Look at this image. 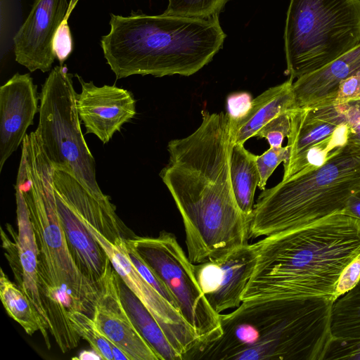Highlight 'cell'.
Returning a JSON list of instances; mask_svg holds the SVG:
<instances>
[{
    "label": "cell",
    "mask_w": 360,
    "mask_h": 360,
    "mask_svg": "<svg viewBox=\"0 0 360 360\" xmlns=\"http://www.w3.org/2000/svg\"><path fill=\"white\" fill-rule=\"evenodd\" d=\"M201 115L191 134L169 142V162L160 174L181 215L193 264L219 259L248 243L252 220L240 210L232 188L231 119L205 110Z\"/></svg>",
    "instance_id": "obj_1"
},
{
    "label": "cell",
    "mask_w": 360,
    "mask_h": 360,
    "mask_svg": "<svg viewBox=\"0 0 360 360\" xmlns=\"http://www.w3.org/2000/svg\"><path fill=\"white\" fill-rule=\"evenodd\" d=\"M242 302L320 297L335 301L342 270L360 257V221L336 212L307 226L264 237Z\"/></svg>",
    "instance_id": "obj_2"
},
{
    "label": "cell",
    "mask_w": 360,
    "mask_h": 360,
    "mask_svg": "<svg viewBox=\"0 0 360 360\" xmlns=\"http://www.w3.org/2000/svg\"><path fill=\"white\" fill-rule=\"evenodd\" d=\"M54 169L39 136H27L15 185L25 198L37 239L39 290L49 332L65 353L77 347L81 338L72 327L69 313H92L97 284L81 271L70 250L56 206Z\"/></svg>",
    "instance_id": "obj_3"
},
{
    "label": "cell",
    "mask_w": 360,
    "mask_h": 360,
    "mask_svg": "<svg viewBox=\"0 0 360 360\" xmlns=\"http://www.w3.org/2000/svg\"><path fill=\"white\" fill-rule=\"evenodd\" d=\"M333 302L320 297L242 302L219 314L220 336L198 342L183 360H323L333 338Z\"/></svg>",
    "instance_id": "obj_4"
},
{
    "label": "cell",
    "mask_w": 360,
    "mask_h": 360,
    "mask_svg": "<svg viewBox=\"0 0 360 360\" xmlns=\"http://www.w3.org/2000/svg\"><path fill=\"white\" fill-rule=\"evenodd\" d=\"M110 30L101 39L104 58L117 79L134 75L190 76L223 47L218 15L195 18L110 14Z\"/></svg>",
    "instance_id": "obj_5"
},
{
    "label": "cell",
    "mask_w": 360,
    "mask_h": 360,
    "mask_svg": "<svg viewBox=\"0 0 360 360\" xmlns=\"http://www.w3.org/2000/svg\"><path fill=\"white\" fill-rule=\"evenodd\" d=\"M360 191V145L348 143L323 165L299 173L259 195L250 237L300 228L343 211Z\"/></svg>",
    "instance_id": "obj_6"
},
{
    "label": "cell",
    "mask_w": 360,
    "mask_h": 360,
    "mask_svg": "<svg viewBox=\"0 0 360 360\" xmlns=\"http://www.w3.org/2000/svg\"><path fill=\"white\" fill-rule=\"evenodd\" d=\"M360 44V0H290L284 30L292 79L311 73Z\"/></svg>",
    "instance_id": "obj_7"
},
{
    "label": "cell",
    "mask_w": 360,
    "mask_h": 360,
    "mask_svg": "<svg viewBox=\"0 0 360 360\" xmlns=\"http://www.w3.org/2000/svg\"><path fill=\"white\" fill-rule=\"evenodd\" d=\"M72 77L61 65L51 70L39 95L36 131L55 169L70 174L89 191L103 196L95 160L81 129Z\"/></svg>",
    "instance_id": "obj_8"
},
{
    "label": "cell",
    "mask_w": 360,
    "mask_h": 360,
    "mask_svg": "<svg viewBox=\"0 0 360 360\" xmlns=\"http://www.w3.org/2000/svg\"><path fill=\"white\" fill-rule=\"evenodd\" d=\"M126 242L135 248L166 285L199 342L221 335L219 314L208 304L197 281L193 264L173 233L163 231L155 238L134 236Z\"/></svg>",
    "instance_id": "obj_9"
},
{
    "label": "cell",
    "mask_w": 360,
    "mask_h": 360,
    "mask_svg": "<svg viewBox=\"0 0 360 360\" xmlns=\"http://www.w3.org/2000/svg\"><path fill=\"white\" fill-rule=\"evenodd\" d=\"M68 207L104 250L121 280L151 314L184 358L198 344L199 338L180 311L144 279L134 266L127 253L126 240L120 239L115 243L108 240L79 213Z\"/></svg>",
    "instance_id": "obj_10"
},
{
    "label": "cell",
    "mask_w": 360,
    "mask_h": 360,
    "mask_svg": "<svg viewBox=\"0 0 360 360\" xmlns=\"http://www.w3.org/2000/svg\"><path fill=\"white\" fill-rule=\"evenodd\" d=\"M287 138L282 180L323 165L349 143V130L346 124L318 117L309 108L292 109Z\"/></svg>",
    "instance_id": "obj_11"
},
{
    "label": "cell",
    "mask_w": 360,
    "mask_h": 360,
    "mask_svg": "<svg viewBox=\"0 0 360 360\" xmlns=\"http://www.w3.org/2000/svg\"><path fill=\"white\" fill-rule=\"evenodd\" d=\"M121 279L111 262L97 282L92 319L101 333L120 349L129 360H161L143 338L126 310L121 297Z\"/></svg>",
    "instance_id": "obj_12"
},
{
    "label": "cell",
    "mask_w": 360,
    "mask_h": 360,
    "mask_svg": "<svg viewBox=\"0 0 360 360\" xmlns=\"http://www.w3.org/2000/svg\"><path fill=\"white\" fill-rule=\"evenodd\" d=\"M257 257L255 243H247L219 259L193 264L198 285L216 313L220 314L242 303Z\"/></svg>",
    "instance_id": "obj_13"
},
{
    "label": "cell",
    "mask_w": 360,
    "mask_h": 360,
    "mask_svg": "<svg viewBox=\"0 0 360 360\" xmlns=\"http://www.w3.org/2000/svg\"><path fill=\"white\" fill-rule=\"evenodd\" d=\"M68 0H36L30 14L13 37L15 60L30 72L51 70L56 56L54 35L68 18Z\"/></svg>",
    "instance_id": "obj_14"
},
{
    "label": "cell",
    "mask_w": 360,
    "mask_h": 360,
    "mask_svg": "<svg viewBox=\"0 0 360 360\" xmlns=\"http://www.w3.org/2000/svg\"><path fill=\"white\" fill-rule=\"evenodd\" d=\"M76 77L82 91L77 95V108L86 134L107 143L122 125L136 115V100L131 92L115 85L97 86Z\"/></svg>",
    "instance_id": "obj_15"
},
{
    "label": "cell",
    "mask_w": 360,
    "mask_h": 360,
    "mask_svg": "<svg viewBox=\"0 0 360 360\" xmlns=\"http://www.w3.org/2000/svg\"><path fill=\"white\" fill-rule=\"evenodd\" d=\"M18 233L7 229L13 240L1 230L5 255L13 272L18 287L27 295L49 330V321L39 290L38 245L29 210L21 189L15 185Z\"/></svg>",
    "instance_id": "obj_16"
},
{
    "label": "cell",
    "mask_w": 360,
    "mask_h": 360,
    "mask_svg": "<svg viewBox=\"0 0 360 360\" xmlns=\"http://www.w3.org/2000/svg\"><path fill=\"white\" fill-rule=\"evenodd\" d=\"M38 101L37 86L28 73H16L0 87V172L33 124Z\"/></svg>",
    "instance_id": "obj_17"
},
{
    "label": "cell",
    "mask_w": 360,
    "mask_h": 360,
    "mask_svg": "<svg viewBox=\"0 0 360 360\" xmlns=\"http://www.w3.org/2000/svg\"><path fill=\"white\" fill-rule=\"evenodd\" d=\"M53 184L55 193L108 240L115 243L134 236L117 214L115 206L107 195H96L74 176L58 169H54Z\"/></svg>",
    "instance_id": "obj_18"
},
{
    "label": "cell",
    "mask_w": 360,
    "mask_h": 360,
    "mask_svg": "<svg viewBox=\"0 0 360 360\" xmlns=\"http://www.w3.org/2000/svg\"><path fill=\"white\" fill-rule=\"evenodd\" d=\"M360 71V44L292 83V109L323 105L339 84Z\"/></svg>",
    "instance_id": "obj_19"
},
{
    "label": "cell",
    "mask_w": 360,
    "mask_h": 360,
    "mask_svg": "<svg viewBox=\"0 0 360 360\" xmlns=\"http://www.w3.org/2000/svg\"><path fill=\"white\" fill-rule=\"evenodd\" d=\"M55 197L58 213L72 255L81 271L96 284L110 261L104 250L68 205L57 195L55 194Z\"/></svg>",
    "instance_id": "obj_20"
},
{
    "label": "cell",
    "mask_w": 360,
    "mask_h": 360,
    "mask_svg": "<svg viewBox=\"0 0 360 360\" xmlns=\"http://www.w3.org/2000/svg\"><path fill=\"white\" fill-rule=\"evenodd\" d=\"M293 81L289 78L268 89L252 99L250 110L243 117L237 120H231L234 143L244 144L278 115L292 110Z\"/></svg>",
    "instance_id": "obj_21"
},
{
    "label": "cell",
    "mask_w": 360,
    "mask_h": 360,
    "mask_svg": "<svg viewBox=\"0 0 360 360\" xmlns=\"http://www.w3.org/2000/svg\"><path fill=\"white\" fill-rule=\"evenodd\" d=\"M120 288L123 304L134 326L160 359L183 360L157 321L122 280Z\"/></svg>",
    "instance_id": "obj_22"
},
{
    "label": "cell",
    "mask_w": 360,
    "mask_h": 360,
    "mask_svg": "<svg viewBox=\"0 0 360 360\" xmlns=\"http://www.w3.org/2000/svg\"><path fill=\"white\" fill-rule=\"evenodd\" d=\"M257 155L244 144L234 143L230 158V176L236 202L242 212L252 217L254 197L259 182Z\"/></svg>",
    "instance_id": "obj_23"
},
{
    "label": "cell",
    "mask_w": 360,
    "mask_h": 360,
    "mask_svg": "<svg viewBox=\"0 0 360 360\" xmlns=\"http://www.w3.org/2000/svg\"><path fill=\"white\" fill-rule=\"evenodd\" d=\"M0 297L7 314L18 322L28 335L39 331L47 349L51 348L47 328L27 295L12 283L3 269L0 275Z\"/></svg>",
    "instance_id": "obj_24"
},
{
    "label": "cell",
    "mask_w": 360,
    "mask_h": 360,
    "mask_svg": "<svg viewBox=\"0 0 360 360\" xmlns=\"http://www.w3.org/2000/svg\"><path fill=\"white\" fill-rule=\"evenodd\" d=\"M331 331L333 338H360V280L333 302Z\"/></svg>",
    "instance_id": "obj_25"
},
{
    "label": "cell",
    "mask_w": 360,
    "mask_h": 360,
    "mask_svg": "<svg viewBox=\"0 0 360 360\" xmlns=\"http://www.w3.org/2000/svg\"><path fill=\"white\" fill-rule=\"evenodd\" d=\"M74 330L85 340L101 358L114 360L112 344L99 331L92 317L81 311H72L68 315Z\"/></svg>",
    "instance_id": "obj_26"
},
{
    "label": "cell",
    "mask_w": 360,
    "mask_h": 360,
    "mask_svg": "<svg viewBox=\"0 0 360 360\" xmlns=\"http://www.w3.org/2000/svg\"><path fill=\"white\" fill-rule=\"evenodd\" d=\"M229 0H168L166 15L209 18L219 15Z\"/></svg>",
    "instance_id": "obj_27"
},
{
    "label": "cell",
    "mask_w": 360,
    "mask_h": 360,
    "mask_svg": "<svg viewBox=\"0 0 360 360\" xmlns=\"http://www.w3.org/2000/svg\"><path fill=\"white\" fill-rule=\"evenodd\" d=\"M288 155V146L270 147L260 155H257L256 163L259 174V189L265 190L269 178L276 168L283 162H284Z\"/></svg>",
    "instance_id": "obj_28"
},
{
    "label": "cell",
    "mask_w": 360,
    "mask_h": 360,
    "mask_svg": "<svg viewBox=\"0 0 360 360\" xmlns=\"http://www.w3.org/2000/svg\"><path fill=\"white\" fill-rule=\"evenodd\" d=\"M290 129V110L282 112L267 124L255 135L259 139H266L270 147L282 146Z\"/></svg>",
    "instance_id": "obj_29"
},
{
    "label": "cell",
    "mask_w": 360,
    "mask_h": 360,
    "mask_svg": "<svg viewBox=\"0 0 360 360\" xmlns=\"http://www.w3.org/2000/svg\"><path fill=\"white\" fill-rule=\"evenodd\" d=\"M127 253L134 266L136 268L140 274L146 279L153 287H154L166 300H167L178 310L177 304L167 289L166 285L156 275L155 271L144 261L141 255L137 252L134 247L126 242Z\"/></svg>",
    "instance_id": "obj_30"
},
{
    "label": "cell",
    "mask_w": 360,
    "mask_h": 360,
    "mask_svg": "<svg viewBox=\"0 0 360 360\" xmlns=\"http://www.w3.org/2000/svg\"><path fill=\"white\" fill-rule=\"evenodd\" d=\"M360 360V338H333L323 360Z\"/></svg>",
    "instance_id": "obj_31"
},
{
    "label": "cell",
    "mask_w": 360,
    "mask_h": 360,
    "mask_svg": "<svg viewBox=\"0 0 360 360\" xmlns=\"http://www.w3.org/2000/svg\"><path fill=\"white\" fill-rule=\"evenodd\" d=\"M336 105L341 120L349 130V143L360 145V98Z\"/></svg>",
    "instance_id": "obj_32"
},
{
    "label": "cell",
    "mask_w": 360,
    "mask_h": 360,
    "mask_svg": "<svg viewBox=\"0 0 360 360\" xmlns=\"http://www.w3.org/2000/svg\"><path fill=\"white\" fill-rule=\"evenodd\" d=\"M360 98V71L342 82L333 95L321 106L346 103Z\"/></svg>",
    "instance_id": "obj_33"
},
{
    "label": "cell",
    "mask_w": 360,
    "mask_h": 360,
    "mask_svg": "<svg viewBox=\"0 0 360 360\" xmlns=\"http://www.w3.org/2000/svg\"><path fill=\"white\" fill-rule=\"evenodd\" d=\"M53 51L56 58L63 65L73 51V40L68 18L59 25L53 40Z\"/></svg>",
    "instance_id": "obj_34"
},
{
    "label": "cell",
    "mask_w": 360,
    "mask_h": 360,
    "mask_svg": "<svg viewBox=\"0 0 360 360\" xmlns=\"http://www.w3.org/2000/svg\"><path fill=\"white\" fill-rule=\"evenodd\" d=\"M360 280V257L352 260L341 272L335 287V300L353 289Z\"/></svg>",
    "instance_id": "obj_35"
},
{
    "label": "cell",
    "mask_w": 360,
    "mask_h": 360,
    "mask_svg": "<svg viewBox=\"0 0 360 360\" xmlns=\"http://www.w3.org/2000/svg\"><path fill=\"white\" fill-rule=\"evenodd\" d=\"M252 99L248 92H236L229 95L226 107L231 119L237 120L243 117L250 110Z\"/></svg>",
    "instance_id": "obj_36"
},
{
    "label": "cell",
    "mask_w": 360,
    "mask_h": 360,
    "mask_svg": "<svg viewBox=\"0 0 360 360\" xmlns=\"http://www.w3.org/2000/svg\"><path fill=\"white\" fill-rule=\"evenodd\" d=\"M343 212L360 221V191L350 197Z\"/></svg>",
    "instance_id": "obj_37"
},
{
    "label": "cell",
    "mask_w": 360,
    "mask_h": 360,
    "mask_svg": "<svg viewBox=\"0 0 360 360\" xmlns=\"http://www.w3.org/2000/svg\"><path fill=\"white\" fill-rule=\"evenodd\" d=\"M77 359H101L100 356L94 351H93V352L84 351L80 354V356L78 357Z\"/></svg>",
    "instance_id": "obj_38"
},
{
    "label": "cell",
    "mask_w": 360,
    "mask_h": 360,
    "mask_svg": "<svg viewBox=\"0 0 360 360\" xmlns=\"http://www.w3.org/2000/svg\"><path fill=\"white\" fill-rule=\"evenodd\" d=\"M77 1V0H70V6H69V11H68V15L70 13L72 9L74 8V6L76 4Z\"/></svg>",
    "instance_id": "obj_39"
}]
</instances>
